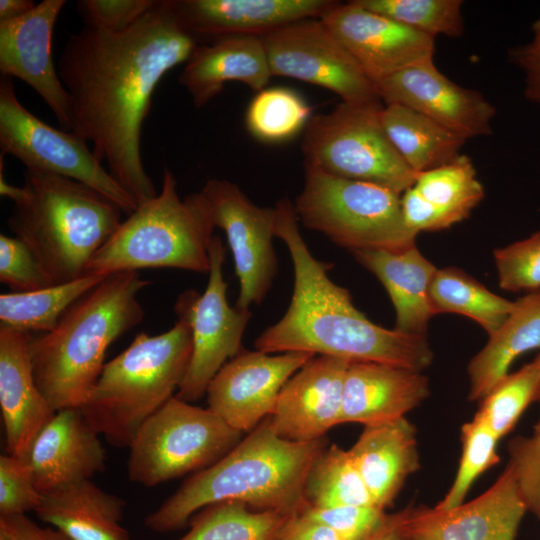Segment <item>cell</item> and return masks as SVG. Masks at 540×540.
I'll return each instance as SVG.
<instances>
[{"mask_svg": "<svg viewBox=\"0 0 540 540\" xmlns=\"http://www.w3.org/2000/svg\"><path fill=\"white\" fill-rule=\"evenodd\" d=\"M157 0H80L78 12L88 27L122 32L134 25Z\"/></svg>", "mask_w": 540, "mask_h": 540, "instance_id": "cell-45", "label": "cell"}, {"mask_svg": "<svg viewBox=\"0 0 540 540\" xmlns=\"http://www.w3.org/2000/svg\"><path fill=\"white\" fill-rule=\"evenodd\" d=\"M275 210V236L288 248L294 271L290 305L255 340L265 353L308 352L350 362H378L423 371L433 360L426 335L387 329L354 305L347 289L328 276L332 264L316 259L299 230L294 204L285 196Z\"/></svg>", "mask_w": 540, "mask_h": 540, "instance_id": "cell-2", "label": "cell"}, {"mask_svg": "<svg viewBox=\"0 0 540 540\" xmlns=\"http://www.w3.org/2000/svg\"><path fill=\"white\" fill-rule=\"evenodd\" d=\"M0 281L16 293L55 284L23 241L3 234L0 235Z\"/></svg>", "mask_w": 540, "mask_h": 540, "instance_id": "cell-41", "label": "cell"}, {"mask_svg": "<svg viewBox=\"0 0 540 540\" xmlns=\"http://www.w3.org/2000/svg\"><path fill=\"white\" fill-rule=\"evenodd\" d=\"M29 332L0 326V409L6 454L23 457L38 433L54 417L36 384Z\"/></svg>", "mask_w": 540, "mask_h": 540, "instance_id": "cell-23", "label": "cell"}, {"mask_svg": "<svg viewBox=\"0 0 540 540\" xmlns=\"http://www.w3.org/2000/svg\"><path fill=\"white\" fill-rule=\"evenodd\" d=\"M332 0H173L183 26L200 42L263 36L290 23L320 18Z\"/></svg>", "mask_w": 540, "mask_h": 540, "instance_id": "cell-22", "label": "cell"}, {"mask_svg": "<svg viewBox=\"0 0 540 540\" xmlns=\"http://www.w3.org/2000/svg\"><path fill=\"white\" fill-rule=\"evenodd\" d=\"M242 436L211 409L174 396L135 435L129 446L128 477L153 487L197 473L223 458Z\"/></svg>", "mask_w": 540, "mask_h": 540, "instance_id": "cell-10", "label": "cell"}, {"mask_svg": "<svg viewBox=\"0 0 540 540\" xmlns=\"http://www.w3.org/2000/svg\"><path fill=\"white\" fill-rule=\"evenodd\" d=\"M360 6L435 38L461 37V0H354Z\"/></svg>", "mask_w": 540, "mask_h": 540, "instance_id": "cell-38", "label": "cell"}, {"mask_svg": "<svg viewBox=\"0 0 540 540\" xmlns=\"http://www.w3.org/2000/svg\"><path fill=\"white\" fill-rule=\"evenodd\" d=\"M382 107L342 101L328 113L313 115L301 143L304 166L399 194L412 188L418 174L389 140L381 123Z\"/></svg>", "mask_w": 540, "mask_h": 540, "instance_id": "cell-9", "label": "cell"}, {"mask_svg": "<svg viewBox=\"0 0 540 540\" xmlns=\"http://www.w3.org/2000/svg\"><path fill=\"white\" fill-rule=\"evenodd\" d=\"M401 511L388 514L380 527L366 540H405L401 530Z\"/></svg>", "mask_w": 540, "mask_h": 540, "instance_id": "cell-50", "label": "cell"}, {"mask_svg": "<svg viewBox=\"0 0 540 540\" xmlns=\"http://www.w3.org/2000/svg\"><path fill=\"white\" fill-rule=\"evenodd\" d=\"M294 209L306 228L350 252L400 251L416 245L418 233L404 221L400 194L374 183L305 167Z\"/></svg>", "mask_w": 540, "mask_h": 540, "instance_id": "cell-8", "label": "cell"}, {"mask_svg": "<svg viewBox=\"0 0 540 540\" xmlns=\"http://www.w3.org/2000/svg\"><path fill=\"white\" fill-rule=\"evenodd\" d=\"M0 540H13L5 531L0 529Z\"/></svg>", "mask_w": 540, "mask_h": 540, "instance_id": "cell-54", "label": "cell"}, {"mask_svg": "<svg viewBox=\"0 0 540 540\" xmlns=\"http://www.w3.org/2000/svg\"><path fill=\"white\" fill-rule=\"evenodd\" d=\"M386 289L396 313L395 330L425 335L434 316L430 288L437 268L416 245L400 251L364 250L351 252Z\"/></svg>", "mask_w": 540, "mask_h": 540, "instance_id": "cell-27", "label": "cell"}, {"mask_svg": "<svg viewBox=\"0 0 540 540\" xmlns=\"http://www.w3.org/2000/svg\"><path fill=\"white\" fill-rule=\"evenodd\" d=\"M26 198L8 218L15 237L36 256L55 284L86 274L94 255L122 223L115 202L78 181L26 170Z\"/></svg>", "mask_w": 540, "mask_h": 540, "instance_id": "cell-5", "label": "cell"}, {"mask_svg": "<svg viewBox=\"0 0 540 540\" xmlns=\"http://www.w3.org/2000/svg\"><path fill=\"white\" fill-rule=\"evenodd\" d=\"M276 540H343L327 525L303 512L288 515L281 525Z\"/></svg>", "mask_w": 540, "mask_h": 540, "instance_id": "cell-47", "label": "cell"}, {"mask_svg": "<svg viewBox=\"0 0 540 540\" xmlns=\"http://www.w3.org/2000/svg\"><path fill=\"white\" fill-rule=\"evenodd\" d=\"M375 506H390L419 469L416 429L405 417L364 426L349 449Z\"/></svg>", "mask_w": 540, "mask_h": 540, "instance_id": "cell-26", "label": "cell"}, {"mask_svg": "<svg viewBox=\"0 0 540 540\" xmlns=\"http://www.w3.org/2000/svg\"><path fill=\"white\" fill-rule=\"evenodd\" d=\"M65 4L43 0L20 18L0 21V72L32 87L70 132L69 96L52 57L54 26Z\"/></svg>", "mask_w": 540, "mask_h": 540, "instance_id": "cell-18", "label": "cell"}, {"mask_svg": "<svg viewBox=\"0 0 540 540\" xmlns=\"http://www.w3.org/2000/svg\"><path fill=\"white\" fill-rule=\"evenodd\" d=\"M288 515L260 511L239 501H221L196 512L179 540H276Z\"/></svg>", "mask_w": 540, "mask_h": 540, "instance_id": "cell-34", "label": "cell"}, {"mask_svg": "<svg viewBox=\"0 0 540 540\" xmlns=\"http://www.w3.org/2000/svg\"><path fill=\"white\" fill-rule=\"evenodd\" d=\"M498 441L487 425L476 416L462 426V451L458 470L450 489L435 507L450 509L464 502L474 481L499 462Z\"/></svg>", "mask_w": 540, "mask_h": 540, "instance_id": "cell-39", "label": "cell"}, {"mask_svg": "<svg viewBox=\"0 0 540 540\" xmlns=\"http://www.w3.org/2000/svg\"><path fill=\"white\" fill-rule=\"evenodd\" d=\"M326 446L325 437L294 442L278 436L268 416L218 462L184 481L145 525L158 533L177 531L202 508L228 500L283 515L302 512L306 475Z\"/></svg>", "mask_w": 540, "mask_h": 540, "instance_id": "cell-3", "label": "cell"}, {"mask_svg": "<svg viewBox=\"0 0 540 540\" xmlns=\"http://www.w3.org/2000/svg\"><path fill=\"white\" fill-rule=\"evenodd\" d=\"M214 229L200 191L181 199L173 173L165 168L160 192L122 221L86 273L109 276L148 268L209 273Z\"/></svg>", "mask_w": 540, "mask_h": 540, "instance_id": "cell-7", "label": "cell"}, {"mask_svg": "<svg viewBox=\"0 0 540 540\" xmlns=\"http://www.w3.org/2000/svg\"><path fill=\"white\" fill-rule=\"evenodd\" d=\"M424 198L453 217L467 218L484 197V188L467 155L419 173L413 186Z\"/></svg>", "mask_w": 540, "mask_h": 540, "instance_id": "cell-36", "label": "cell"}, {"mask_svg": "<svg viewBox=\"0 0 540 540\" xmlns=\"http://www.w3.org/2000/svg\"><path fill=\"white\" fill-rule=\"evenodd\" d=\"M350 361L314 356L283 386L270 421L275 433L294 442L324 438L340 424L343 388Z\"/></svg>", "mask_w": 540, "mask_h": 540, "instance_id": "cell-20", "label": "cell"}, {"mask_svg": "<svg viewBox=\"0 0 540 540\" xmlns=\"http://www.w3.org/2000/svg\"><path fill=\"white\" fill-rule=\"evenodd\" d=\"M0 148L27 168L83 183L115 202L125 214L137 207L134 198L113 178L85 140L56 129L18 100L12 78H0Z\"/></svg>", "mask_w": 540, "mask_h": 540, "instance_id": "cell-11", "label": "cell"}, {"mask_svg": "<svg viewBox=\"0 0 540 540\" xmlns=\"http://www.w3.org/2000/svg\"><path fill=\"white\" fill-rule=\"evenodd\" d=\"M380 118L389 140L417 174L455 159L467 140L423 114L399 104H385Z\"/></svg>", "mask_w": 540, "mask_h": 540, "instance_id": "cell-30", "label": "cell"}, {"mask_svg": "<svg viewBox=\"0 0 540 540\" xmlns=\"http://www.w3.org/2000/svg\"><path fill=\"white\" fill-rule=\"evenodd\" d=\"M149 284L138 271L109 275L78 299L53 330L32 336L35 381L56 412L86 401L109 346L143 320L138 294Z\"/></svg>", "mask_w": 540, "mask_h": 540, "instance_id": "cell-4", "label": "cell"}, {"mask_svg": "<svg viewBox=\"0 0 540 540\" xmlns=\"http://www.w3.org/2000/svg\"><path fill=\"white\" fill-rule=\"evenodd\" d=\"M511 61L524 73V95L540 102V48L531 43L517 46L510 52Z\"/></svg>", "mask_w": 540, "mask_h": 540, "instance_id": "cell-48", "label": "cell"}, {"mask_svg": "<svg viewBox=\"0 0 540 540\" xmlns=\"http://www.w3.org/2000/svg\"><path fill=\"white\" fill-rule=\"evenodd\" d=\"M43 499L31 471L21 457L0 456V515H26L36 511Z\"/></svg>", "mask_w": 540, "mask_h": 540, "instance_id": "cell-42", "label": "cell"}, {"mask_svg": "<svg viewBox=\"0 0 540 540\" xmlns=\"http://www.w3.org/2000/svg\"><path fill=\"white\" fill-rule=\"evenodd\" d=\"M199 41L183 26L173 0L156 4L122 32L86 26L72 34L58 61L69 96L71 132L140 205L158 193L141 156V134L163 76L187 62Z\"/></svg>", "mask_w": 540, "mask_h": 540, "instance_id": "cell-1", "label": "cell"}, {"mask_svg": "<svg viewBox=\"0 0 540 540\" xmlns=\"http://www.w3.org/2000/svg\"><path fill=\"white\" fill-rule=\"evenodd\" d=\"M536 358L540 361V353L538 354V356H537ZM538 401H539V403H540V394H539ZM534 433L540 434V415H539V419H538V421H537V424L535 425V431H534Z\"/></svg>", "mask_w": 540, "mask_h": 540, "instance_id": "cell-53", "label": "cell"}, {"mask_svg": "<svg viewBox=\"0 0 540 540\" xmlns=\"http://www.w3.org/2000/svg\"><path fill=\"white\" fill-rule=\"evenodd\" d=\"M21 458L42 494L89 480L103 472L106 464L99 434L80 407L57 411Z\"/></svg>", "mask_w": 540, "mask_h": 540, "instance_id": "cell-21", "label": "cell"}, {"mask_svg": "<svg viewBox=\"0 0 540 540\" xmlns=\"http://www.w3.org/2000/svg\"><path fill=\"white\" fill-rule=\"evenodd\" d=\"M0 529L13 540H71L53 527H42L27 515L0 517Z\"/></svg>", "mask_w": 540, "mask_h": 540, "instance_id": "cell-49", "label": "cell"}, {"mask_svg": "<svg viewBox=\"0 0 540 540\" xmlns=\"http://www.w3.org/2000/svg\"><path fill=\"white\" fill-rule=\"evenodd\" d=\"M307 506H375L349 452L333 444L313 460L304 484ZM377 507V506H376Z\"/></svg>", "mask_w": 540, "mask_h": 540, "instance_id": "cell-33", "label": "cell"}, {"mask_svg": "<svg viewBox=\"0 0 540 540\" xmlns=\"http://www.w3.org/2000/svg\"><path fill=\"white\" fill-rule=\"evenodd\" d=\"M430 302L434 315H464L478 323L488 335L505 321L515 304L455 267L437 269L431 283Z\"/></svg>", "mask_w": 540, "mask_h": 540, "instance_id": "cell-32", "label": "cell"}, {"mask_svg": "<svg viewBox=\"0 0 540 540\" xmlns=\"http://www.w3.org/2000/svg\"><path fill=\"white\" fill-rule=\"evenodd\" d=\"M537 348H540V290L516 300L505 321L470 360L469 400L481 401L509 374L516 358Z\"/></svg>", "mask_w": 540, "mask_h": 540, "instance_id": "cell-29", "label": "cell"}, {"mask_svg": "<svg viewBox=\"0 0 540 540\" xmlns=\"http://www.w3.org/2000/svg\"><path fill=\"white\" fill-rule=\"evenodd\" d=\"M406 225L413 231H439L456 224V220L424 198L414 187L401 197Z\"/></svg>", "mask_w": 540, "mask_h": 540, "instance_id": "cell-46", "label": "cell"}, {"mask_svg": "<svg viewBox=\"0 0 540 540\" xmlns=\"http://www.w3.org/2000/svg\"><path fill=\"white\" fill-rule=\"evenodd\" d=\"M526 512L507 464L496 482L472 501L450 509L401 510V530L405 540H515Z\"/></svg>", "mask_w": 540, "mask_h": 540, "instance_id": "cell-16", "label": "cell"}, {"mask_svg": "<svg viewBox=\"0 0 540 540\" xmlns=\"http://www.w3.org/2000/svg\"><path fill=\"white\" fill-rule=\"evenodd\" d=\"M272 77L261 37L235 35L198 45L180 74L196 108L221 93L229 81H239L259 92Z\"/></svg>", "mask_w": 540, "mask_h": 540, "instance_id": "cell-25", "label": "cell"}, {"mask_svg": "<svg viewBox=\"0 0 540 540\" xmlns=\"http://www.w3.org/2000/svg\"><path fill=\"white\" fill-rule=\"evenodd\" d=\"M494 261L501 289L540 290V231L528 238L496 249Z\"/></svg>", "mask_w": 540, "mask_h": 540, "instance_id": "cell-40", "label": "cell"}, {"mask_svg": "<svg viewBox=\"0 0 540 540\" xmlns=\"http://www.w3.org/2000/svg\"><path fill=\"white\" fill-rule=\"evenodd\" d=\"M508 452V464L526 509L540 519V434L514 437L508 443Z\"/></svg>", "mask_w": 540, "mask_h": 540, "instance_id": "cell-44", "label": "cell"}, {"mask_svg": "<svg viewBox=\"0 0 540 540\" xmlns=\"http://www.w3.org/2000/svg\"><path fill=\"white\" fill-rule=\"evenodd\" d=\"M314 356L242 349L211 380L206 392L208 408L232 428L249 433L273 414L283 386Z\"/></svg>", "mask_w": 540, "mask_h": 540, "instance_id": "cell-15", "label": "cell"}, {"mask_svg": "<svg viewBox=\"0 0 540 540\" xmlns=\"http://www.w3.org/2000/svg\"><path fill=\"white\" fill-rule=\"evenodd\" d=\"M540 361L535 358L514 373H509L480 401L476 417L500 440L516 425L526 408L538 401Z\"/></svg>", "mask_w": 540, "mask_h": 540, "instance_id": "cell-37", "label": "cell"}, {"mask_svg": "<svg viewBox=\"0 0 540 540\" xmlns=\"http://www.w3.org/2000/svg\"><path fill=\"white\" fill-rule=\"evenodd\" d=\"M429 394V381L422 371L386 363L350 362L340 424L367 426L403 418Z\"/></svg>", "mask_w": 540, "mask_h": 540, "instance_id": "cell-24", "label": "cell"}, {"mask_svg": "<svg viewBox=\"0 0 540 540\" xmlns=\"http://www.w3.org/2000/svg\"><path fill=\"white\" fill-rule=\"evenodd\" d=\"M125 506L89 479L43 494L35 513L71 540H131L121 525Z\"/></svg>", "mask_w": 540, "mask_h": 540, "instance_id": "cell-28", "label": "cell"}, {"mask_svg": "<svg viewBox=\"0 0 540 540\" xmlns=\"http://www.w3.org/2000/svg\"><path fill=\"white\" fill-rule=\"evenodd\" d=\"M302 512L330 527L343 540H366L380 527L388 515L379 507L359 505L331 508L307 506Z\"/></svg>", "mask_w": 540, "mask_h": 540, "instance_id": "cell-43", "label": "cell"}, {"mask_svg": "<svg viewBox=\"0 0 540 540\" xmlns=\"http://www.w3.org/2000/svg\"><path fill=\"white\" fill-rule=\"evenodd\" d=\"M200 193L215 228L225 232L233 255L240 286L234 307L248 310L263 301L278 271L273 248L275 210L255 205L228 180L209 179Z\"/></svg>", "mask_w": 540, "mask_h": 540, "instance_id": "cell-14", "label": "cell"}, {"mask_svg": "<svg viewBox=\"0 0 540 540\" xmlns=\"http://www.w3.org/2000/svg\"><path fill=\"white\" fill-rule=\"evenodd\" d=\"M381 101L411 108L466 139L491 133L494 106L442 74L433 60L376 83Z\"/></svg>", "mask_w": 540, "mask_h": 540, "instance_id": "cell-19", "label": "cell"}, {"mask_svg": "<svg viewBox=\"0 0 540 540\" xmlns=\"http://www.w3.org/2000/svg\"><path fill=\"white\" fill-rule=\"evenodd\" d=\"M533 40L530 42L533 46L540 48V17L534 22L532 26Z\"/></svg>", "mask_w": 540, "mask_h": 540, "instance_id": "cell-52", "label": "cell"}, {"mask_svg": "<svg viewBox=\"0 0 540 540\" xmlns=\"http://www.w3.org/2000/svg\"><path fill=\"white\" fill-rule=\"evenodd\" d=\"M261 39L272 76L323 87L347 103H381L375 83L320 18L290 23Z\"/></svg>", "mask_w": 540, "mask_h": 540, "instance_id": "cell-13", "label": "cell"}, {"mask_svg": "<svg viewBox=\"0 0 540 540\" xmlns=\"http://www.w3.org/2000/svg\"><path fill=\"white\" fill-rule=\"evenodd\" d=\"M226 249L214 235L209 254L211 267L205 291L189 289L174 305L178 320L192 333V355L185 377L175 396L189 403L206 395L207 388L223 365L242 350V338L252 317L249 310L231 307L223 277Z\"/></svg>", "mask_w": 540, "mask_h": 540, "instance_id": "cell-12", "label": "cell"}, {"mask_svg": "<svg viewBox=\"0 0 540 540\" xmlns=\"http://www.w3.org/2000/svg\"><path fill=\"white\" fill-rule=\"evenodd\" d=\"M320 19L375 85L399 71L433 60V37L372 12L354 0L336 1Z\"/></svg>", "mask_w": 540, "mask_h": 540, "instance_id": "cell-17", "label": "cell"}, {"mask_svg": "<svg viewBox=\"0 0 540 540\" xmlns=\"http://www.w3.org/2000/svg\"><path fill=\"white\" fill-rule=\"evenodd\" d=\"M312 107L295 90L286 87L264 88L250 101L245 126L258 141L282 143L305 130Z\"/></svg>", "mask_w": 540, "mask_h": 540, "instance_id": "cell-35", "label": "cell"}, {"mask_svg": "<svg viewBox=\"0 0 540 540\" xmlns=\"http://www.w3.org/2000/svg\"><path fill=\"white\" fill-rule=\"evenodd\" d=\"M192 348L190 327L180 320L159 335H136L105 363L80 407L88 423L112 446L129 448L143 423L175 396Z\"/></svg>", "mask_w": 540, "mask_h": 540, "instance_id": "cell-6", "label": "cell"}, {"mask_svg": "<svg viewBox=\"0 0 540 540\" xmlns=\"http://www.w3.org/2000/svg\"><path fill=\"white\" fill-rule=\"evenodd\" d=\"M107 276L86 273L82 277L39 290L0 295V326L42 333L53 330L65 312Z\"/></svg>", "mask_w": 540, "mask_h": 540, "instance_id": "cell-31", "label": "cell"}, {"mask_svg": "<svg viewBox=\"0 0 540 540\" xmlns=\"http://www.w3.org/2000/svg\"><path fill=\"white\" fill-rule=\"evenodd\" d=\"M36 6L32 0H1L0 21L14 20L22 17Z\"/></svg>", "mask_w": 540, "mask_h": 540, "instance_id": "cell-51", "label": "cell"}]
</instances>
